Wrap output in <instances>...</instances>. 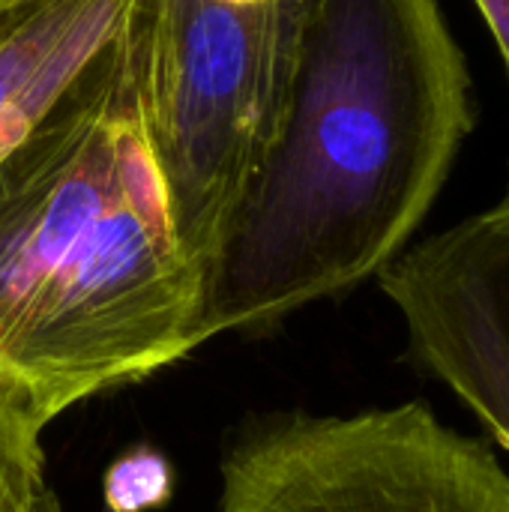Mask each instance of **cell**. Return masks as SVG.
Masks as SVG:
<instances>
[{"instance_id":"cell-1","label":"cell","mask_w":509,"mask_h":512,"mask_svg":"<svg viewBox=\"0 0 509 512\" xmlns=\"http://www.w3.org/2000/svg\"><path fill=\"white\" fill-rule=\"evenodd\" d=\"M441 0H306L282 132L204 270V336L261 333L378 279L474 132Z\"/></svg>"},{"instance_id":"cell-2","label":"cell","mask_w":509,"mask_h":512,"mask_svg":"<svg viewBox=\"0 0 509 512\" xmlns=\"http://www.w3.org/2000/svg\"><path fill=\"white\" fill-rule=\"evenodd\" d=\"M204 342V273L141 123L126 21L0 159V399L45 429Z\"/></svg>"},{"instance_id":"cell-3","label":"cell","mask_w":509,"mask_h":512,"mask_svg":"<svg viewBox=\"0 0 509 512\" xmlns=\"http://www.w3.org/2000/svg\"><path fill=\"white\" fill-rule=\"evenodd\" d=\"M303 15L306 0H135L129 15L141 123L201 273L282 132Z\"/></svg>"},{"instance_id":"cell-4","label":"cell","mask_w":509,"mask_h":512,"mask_svg":"<svg viewBox=\"0 0 509 512\" xmlns=\"http://www.w3.org/2000/svg\"><path fill=\"white\" fill-rule=\"evenodd\" d=\"M219 512H509V471L426 402L288 414L228 447Z\"/></svg>"},{"instance_id":"cell-5","label":"cell","mask_w":509,"mask_h":512,"mask_svg":"<svg viewBox=\"0 0 509 512\" xmlns=\"http://www.w3.org/2000/svg\"><path fill=\"white\" fill-rule=\"evenodd\" d=\"M411 363L509 453V177L480 213L411 243L378 276Z\"/></svg>"},{"instance_id":"cell-6","label":"cell","mask_w":509,"mask_h":512,"mask_svg":"<svg viewBox=\"0 0 509 512\" xmlns=\"http://www.w3.org/2000/svg\"><path fill=\"white\" fill-rule=\"evenodd\" d=\"M135 0L0 6V159L120 36Z\"/></svg>"},{"instance_id":"cell-7","label":"cell","mask_w":509,"mask_h":512,"mask_svg":"<svg viewBox=\"0 0 509 512\" xmlns=\"http://www.w3.org/2000/svg\"><path fill=\"white\" fill-rule=\"evenodd\" d=\"M42 426L0 399V512H33L45 489Z\"/></svg>"},{"instance_id":"cell-8","label":"cell","mask_w":509,"mask_h":512,"mask_svg":"<svg viewBox=\"0 0 509 512\" xmlns=\"http://www.w3.org/2000/svg\"><path fill=\"white\" fill-rule=\"evenodd\" d=\"M174 495V468L150 444L120 453L102 477V504L108 512H156Z\"/></svg>"},{"instance_id":"cell-9","label":"cell","mask_w":509,"mask_h":512,"mask_svg":"<svg viewBox=\"0 0 509 512\" xmlns=\"http://www.w3.org/2000/svg\"><path fill=\"white\" fill-rule=\"evenodd\" d=\"M477 9L483 12L492 36H495V45L504 57V66H507L509 75V0H474Z\"/></svg>"},{"instance_id":"cell-10","label":"cell","mask_w":509,"mask_h":512,"mask_svg":"<svg viewBox=\"0 0 509 512\" xmlns=\"http://www.w3.org/2000/svg\"><path fill=\"white\" fill-rule=\"evenodd\" d=\"M33 512H63V504H60V498H57V492L45 483V489L39 492V498H36V507Z\"/></svg>"},{"instance_id":"cell-11","label":"cell","mask_w":509,"mask_h":512,"mask_svg":"<svg viewBox=\"0 0 509 512\" xmlns=\"http://www.w3.org/2000/svg\"><path fill=\"white\" fill-rule=\"evenodd\" d=\"M9 3H21V0H0V6H9Z\"/></svg>"}]
</instances>
